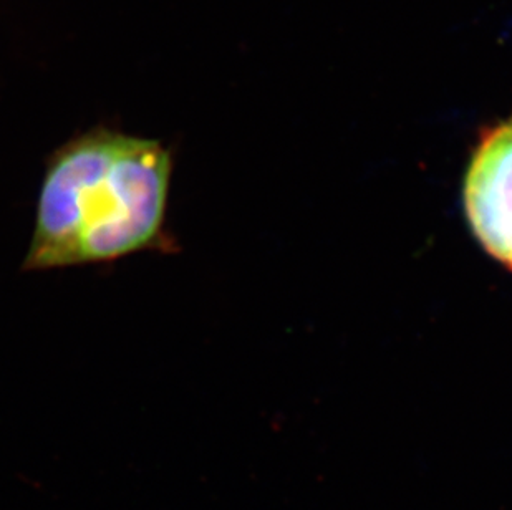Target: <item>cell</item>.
I'll list each match as a JSON object with an SVG mask.
<instances>
[{
  "label": "cell",
  "instance_id": "6da1fadb",
  "mask_svg": "<svg viewBox=\"0 0 512 510\" xmlns=\"http://www.w3.org/2000/svg\"><path fill=\"white\" fill-rule=\"evenodd\" d=\"M173 159L160 141L88 131L50 156L25 270L112 262L165 237Z\"/></svg>",
  "mask_w": 512,
  "mask_h": 510
},
{
  "label": "cell",
  "instance_id": "7a4b0ae2",
  "mask_svg": "<svg viewBox=\"0 0 512 510\" xmlns=\"http://www.w3.org/2000/svg\"><path fill=\"white\" fill-rule=\"evenodd\" d=\"M463 199L479 244L512 272V116L479 133Z\"/></svg>",
  "mask_w": 512,
  "mask_h": 510
}]
</instances>
